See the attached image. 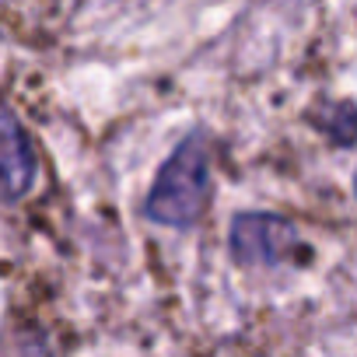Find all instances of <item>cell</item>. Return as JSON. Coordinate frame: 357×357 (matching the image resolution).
<instances>
[{
  "mask_svg": "<svg viewBox=\"0 0 357 357\" xmlns=\"http://www.w3.org/2000/svg\"><path fill=\"white\" fill-rule=\"evenodd\" d=\"M315 126H322L336 144H354V137H357V109L350 102H343L336 109H326V112L315 116Z\"/></svg>",
  "mask_w": 357,
  "mask_h": 357,
  "instance_id": "cell-4",
  "label": "cell"
},
{
  "mask_svg": "<svg viewBox=\"0 0 357 357\" xmlns=\"http://www.w3.org/2000/svg\"><path fill=\"white\" fill-rule=\"evenodd\" d=\"M298 249V228L280 214H238L231 225V256L242 266H277Z\"/></svg>",
  "mask_w": 357,
  "mask_h": 357,
  "instance_id": "cell-2",
  "label": "cell"
},
{
  "mask_svg": "<svg viewBox=\"0 0 357 357\" xmlns=\"http://www.w3.org/2000/svg\"><path fill=\"white\" fill-rule=\"evenodd\" d=\"M36 183V151L18 116L0 102V197L22 200Z\"/></svg>",
  "mask_w": 357,
  "mask_h": 357,
  "instance_id": "cell-3",
  "label": "cell"
},
{
  "mask_svg": "<svg viewBox=\"0 0 357 357\" xmlns=\"http://www.w3.org/2000/svg\"><path fill=\"white\" fill-rule=\"evenodd\" d=\"M211 204V154L200 133H190L161 165L154 186L147 193L144 214L154 225L190 228Z\"/></svg>",
  "mask_w": 357,
  "mask_h": 357,
  "instance_id": "cell-1",
  "label": "cell"
}]
</instances>
